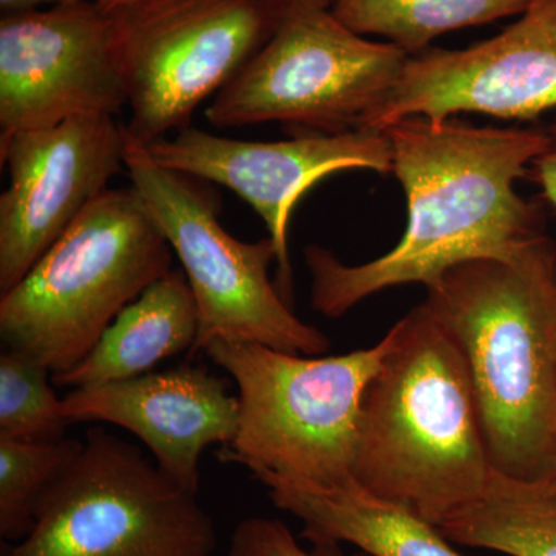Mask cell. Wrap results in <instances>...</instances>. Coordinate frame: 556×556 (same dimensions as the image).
<instances>
[{
  "label": "cell",
  "mask_w": 556,
  "mask_h": 556,
  "mask_svg": "<svg viewBox=\"0 0 556 556\" xmlns=\"http://www.w3.org/2000/svg\"><path fill=\"white\" fill-rule=\"evenodd\" d=\"M383 131L407 197V229L388 254L364 265H346L318 244L305 249L311 303L327 317L345 316L387 288L428 287L463 263L511 257L546 233L541 207L518 195L515 182L546 150L547 134L420 116Z\"/></svg>",
  "instance_id": "obj_1"
},
{
  "label": "cell",
  "mask_w": 556,
  "mask_h": 556,
  "mask_svg": "<svg viewBox=\"0 0 556 556\" xmlns=\"http://www.w3.org/2000/svg\"><path fill=\"white\" fill-rule=\"evenodd\" d=\"M426 288L466 361L493 468L556 484L555 241L463 263Z\"/></svg>",
  "instance_id": "obj_2"
},
{
  "label": "cell",
  "mask_w": 556,
  "mask_h": 556,
  "mask_svg": "<svg viewBox=\"0 0 556 556\" xmlns=\"http://www.w3.org/2000/svg\"><path fill=\"white\" fill-rule=\"evenodd\" d=\"M390 332L362 401L354 481L439 527L481 497L495 468L456 340L426 303Z\"/></svg>",
  "instance_id": "obj_3"
},
{
  "label": "cell",
  "mask_w": 556,
  "mask_h": 556,
  "mask_svg": "<svg viewBox=\"0 0 556 556\" xmlns=\"http://www.w3.org/2000/svg\"><path fill=\"white\" fill-rule=\"evenodd\" d=\"M169 241L137 189H109L0 298V338L64 375L121 311L172 265Z\"/></svg>",
  "instance_id": "obj_4"
},
{
  "label": "cell",
  "mask_w": 556,
  "mask_h": 556,
  "mask_svg": "<svg viewBox=\"0 0 556 556\" xmlns=\"http://www.w3.org/2000/svg\"><path fill=\"white\" fill-rule=\"evenodd\" d=\"M391 346L343 356H300L260 343L217 340L204 354L239 388V428L218 459L254 478L338 489L357 485L354 457L362 401Z\"/></svg>",
  "instance_id": "obj_5"
},
{
  "label": "cell",
  "mask_w": 556,
  "mask_h": 556,
  "mask_svg": "<svg viewBox=\"0 0 556 556\" xmlns=\"http://www.w3.org/2000/svg\"><path fill=\"white\" fill-rule=\"evenodd\" d=\"M199 493L104 428L36 508L30 532L3 556H214V519Z\"/></svg>",
  "instance_id": "obj_6"
},
{
  "label": "cell",
  "mask_w": 556,
  "mask_h": 556,
  "mask_svg": "<svg viewBox=\"0 0 556 556\" xmlns=\"http://www.w3.org/2000/svg\"><path fill=\"white\" fill-rule=\"evenodd\" d=\"M126 170L181 262L199 309V338L190 356L211 343H260L285 353L318 356L331 342L300 320L269 280L277 262L273 240L244 243L219 223L217 193L207 181L167 169L127 135Z\"/></svg>",
  "instance_id": "obj_7"
},
{
  "label": "cell",
  "mask_w": 556,
  "mask_h": 556,
  "mask_svg": "<svg viewBox=\"0 0 556 556\" xmlns=\"http://www.w3.org/2000/svg\"><path fill=\"white\" fill-rule=\"evenodd\" d=\"M412 54L289 0L273 38L206 109L218 129L280 123L305 135L362 130Z\"/></svg>",
  "instance_id": "obj_8"
},
{
  "label": "cell",
  "mask_w": 556,
  "mask_h": 556,
  "mask_svg": "<svg viewBox=\"0 0 556 556\" xmlns=\"http://www.w3.org/2000/svg\"><path fill=\"white\" fill-rule=\"evenodd\" d=\"M289 0H131L110 11L141 146L190 127L273 38Z\"/></svg>",
  "instance_id": "obj_9"
},
{
  "label": "cell",
  "mask_w": 556,
  "mask_h": 556,
  "mask_svg": "<svg viewBox=\"0 0 556 556\" xmlns=\"http://www.w3.org/2000/svg\"><path fill=\"white\" fill-rule=\"evenodd\" d=\"M129 104L112 21L97 2L0 21V139Z\"/></svg>",
  "instance_id": "obj_10"
},
{
  "label": "cell",
  "mask_w": 556,
  "mask_h": 556,
  "mask_svg": "<svg viewBox=\"0 0 556 556\" xmlns=\"http://www.w3.org/2000/svg\"><path fill=\"white\" fill-rule=\"evenodd\" d=\"M126 124L76 116L0 139V294L10 291L126 169Z\"/></svg>",
  "instance_id": "obj_11"
},
{
  "label": "cell",
  "mask_w": 556,
  "mask_h": 556,
  "mask_svg": "<svg viewBox=\"0 0 556 556\" xmlns=\"http://www.w3.org/2000/svg\"><path fill=\"white\" fill-rule=\"evenodd\" d=\"M556 109V0H530L519 20L463 50L412 54L401 78L362 130L397 121L433 123L457 113L535 119Z\"/></svg>",
  "instance_id": "obj_12"
},
{
  "label": "cell",
  "mask_w": 556,
  "mask_h": 556,
  "mask_svg": "<svg viewBox=\"0 0 556 556\" xmlns=\"http://www.w3.org/2000/svg\"><path fill=\"white\" fill-rule=\"evenodd\" d=\"M167 169L225 186L257 212L277 251L278 291L288 305L294 300L288 254L292 211L303 193L321 178L343 170L393 174V153L383 130L339 135H295L287 141L258 142L188 129L146 146Z\"/></svg>",
  "instance_id": "obj_13"
},
{
  "label": "cell",
  "mask_w": 556,
  "mask_h": 556,
  "mask_svg": "<svg viewBox=\"0 0 556 556\" xmlns=\"http://www.w3.org/2000/svg\"><path fill=\"white\" fill-rule=\"evenodd\" d=\"M239 413V396L229 393L228 382L192 365L73 388L62 397L68 424L105 422L130 431L161 471L197 493L201 455L233 441Z\"/></svg>",
  "instance_id": "obj_14"
},
{
  "label": "cell",
  "mask_w": 556,
  "mask_h": 556,
  "mask_svg": "<svg viewBox=\"0 0 556 556\" xmlns=\"http://www.w3.org/2000/svg\"><path fill=\"white\" fill-rule=\"evenodd\" d=\"M255 479L278 510L302 522V538L313 546L353 544L369 556H464L437 526L358 485L321 489L270 475Z\"/></svg>",
  "instance_id": "obj_15"
},
{
  "label": "cell",
  "mask_w": 556,
  "mask_h": 556,
  "mask_svg": "<svg viewBox=\"0 0 556 556\" xmlns=\"http://www.w3.org/2000/svg\"><path fill=\"white\" fill-rule=\"evenodd\" d=\"M199 338V309L182 269H170L105 329L93 350L64 375L58 387H87L138 378L164 358L193 350Z\"/></svg>",
  "instance_id": "obj_16"
},
{
  "label": "cell",
  "mask_w": 556,
  "mask_h": 556,
  "mask_svg": "<svg viewBox=\"0 0 556 556\" xmlns=\"http://www.w3.org/2000/svg\"><path fill=\"white\" fill-rule=\"evenodd\" d=\"M452 543L510 556H556V484L493 470L481 497L438 527Z\"/></svg>",
  "instance_id": "obj_17"
},
{
  "label": "cell",
  "mask_w": 556,
  "mask_h": 556,
  "mask_svg": "<svg viewBox=\"0 0 556 556\" xmlns=\"http://www.w3.org/2000/svg\"><path fill=\"white\" fill-rule=\"evenodd\" d=\"M530 0H336L332 14L357 35L382 36L408 54L448 31L521 16Z\"/></svg>",
  "instance_id": "obj_18"
},
{
  "label": "cell",
  "mask_w": 556,
  "mask_h": 556,
  "mask_svg": "<svg viewBox=\"0 0 556 556\" xmlns=\"http://www.w3.org/2000/svg\"><path fill=\"white\" fill-rule=\"evenodd\" d=\"M84 442H27L0 438V536L21 541L50 486L83 452Z\"/></svg>",
  "instance_id": "obj_19"
},
{
  "label": "cell",
  "mask_w": 556,
  "mask_h": 556,
  "mask_svg": "<svg viewBox=\"0 0 556 556\" xmlns=\"http://www.w3.org/2000/svg\"><path fill=\"white\" fill-rule=\"evenodd\" d=\"M46 364L5 348L0 354V438L27 442L62 441L70 424L62 399L50 386Z\"/></svg>",
  "instance_id": "obj_20"
},
{
  "label": "cell",
  "mask_w": 556,
  "mask_h": 556,
  "mask_svg": "<svg viewBox=\"0 0 556 556\" xmlns=\"http://www.w3.org/2000/svg\"><path fill=\"white\" fill-rule=\"evenodd\" d=\"M228 556H343L339 546H314L305 551L285 522L252 517L237 525L230 536ZM354 556H369L361 552Z\"/></svg>",
  "instance_id": "obj_21"
},
{
  "label": "cell",
  "mask_w": 556,
  "mask_h": 556,
  "mask_svg": "<svg viewBox=\"0 0 556 556\" xmlns=\"http://www.w3.org/2000/svg\"><path fill=\"white\" fill-rule=\"evenodd\" d=\"M547 137V148L532 161L530 172L543 190L544 199L556 208V119L548 129Z\"/></svg>",
  "instance_id": "obj_22"
},
{
  "label": "cell",
  "mask_w": 556,
  "mask_h": 556,
  "mask_svg": "<svg viewBox=\"0 0 556 556\" xmlns=\"http://www.w3.org/2000/svg\"><path fill=\"white\" fill-rule=\"evenodd\" d=\"M79 0H0V10L3 16L7 14L28 13V11L39 10L42 5H65V3H75Z\"/></svg>",
  "instance_id": "obj_23"
},
{
  "label": "cell",
  "mask_w": 556,
  "mask_h": 556,
  "mask_svg": "<svg viewBox=\"0 0 556 556\" xmlns=\"http://www.w3.org/2000/svg\"><path fill=\"white\" fill-rule=\"evenodd\" d=\"M336 0H291V3L300 7H309V9L331 10Z\"/></svg>",
  "instance_id": "obj_24"
},
{
  "label": "cell",
  "mask_w": 556,
  "mask_h": 556,
  "mask_svg": "<svg viewBox=\"0 0 556 556\" xmlns=\"http://www.w3.org/2000/svg\"><path fill=\"white\" fill-rule=\"evenodd\" d=\"M131 0H97L98 7L105 13H110L118 7L124 5V3H129Z\"/></svg>",
  "instance_id": "obj_25"
}]
</instances>
